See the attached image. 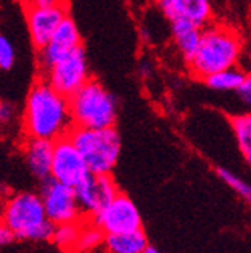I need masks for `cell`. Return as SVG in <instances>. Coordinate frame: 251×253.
Instances as JSON below:
<instances>
[{
  "label": "cell",
  "mask_w": 251,
  "mask_h": 253,
  "mask_svg": "<svg viewBox=\"0 0 251 253\" xmlns=\"http://www.w3.org/2000/svg\"><path fill=\"white\" fill-rule=\"evenodd\" d=\"M22 125L27 137L54 142L68 136L72 128L68 97L56 91L46 81H39L28 93Z\"/></svg>",
  "instance_id": "obj_1"
},
{
  "label": "cell",
  "mask_w": 251,
  "mask_h": 253,
  "mask_svg": "<svg viewBox=\"0 0 251 253\" xmlns=\"http://www.w3.org/2000/svg\"><path fill=\"white\" fill-rule=\"evenodd\" d=\"M244 51L242 37L234 28L225 25H207L200 33L199 45L188 67L199 79L210 74L237 67Z\"/></svg>",
  "instance_id": "obj_2"
},
{
  "label": "cell",
  "mask_w": 251,
  "mask_h": 253,
  "mask_svg": "<svg viewBox=\"0 0 251 253\" xmlns=\"http://www.w3.org/2000/svg\"><path fill=\"white\" fill-rule=\"evenodd\" d=\"M2 219L22 241H51L54 224L46 218L39 195L22 192L12 195L3 207Z\"/></svg>",
  "instance_id": "obj_3"
},
{
  "label": "cell",
  "mask_w": 251,
  "mask_h": 253,
  "mask_svg": "<svg viewBox=\"0 0 251 253\" xmlns=\"http://www.w3.org/2000/svg\"><path fill=\"white\" fill-rule=\"evenodd\" d=\"M72 126L108 128L117 121V100L107 88L90 79L68 97Z\"/></svg>",
  "instance_id": "obj_4"
},
{
  "label": "cell",
  "mask_w": 251,
  "mask_h": 253,
  "mask_svg": "<svg viewBox=\"0 0 251 253\" xmlns=\"http://www.w3.org/2000/svg\"><path fill=\"white\" fill-rule=\"evenodd\" d=\"M68 137L79 150L91 174H109L117 166L122 142L114 126L108 128L72 126Z\"/></svg>",
  "instance_id": "obj_5"
},
{
  "label": "cell",
  "mask_w": 251,
  "mask_h": 253,
  "mask_svg": "<svg viewBox=\"0 0 251 253\" xmlns=\"http://www.w3.org/2000/svg\"><path fill=\"white\" fill-rule=\"evenodd\" d=\"M46 71V82L67 97L72 96L90 81V68L83 48H77L53 63Z\"/></svg>",
  "instance_id": "obj_6"
},
{
  "label": "cell",
  "mask_w": 251,
  "mask_h": 253,
  "mask_svg": "<svg viewBox=\"0 0 251 253\" xmlns=\"http://www.w3.org/2000/svg\"><path fill=\"white\" fill-rule=\"evenodd\" d=\"M93 222L105 235L125 233L142 229V216L139 209L130 196L120 192L102 210H99L94 214Z\"/></svg>",
  "instance_id": "obj_7"
},
{
  "label": "cell",
  "mask_w": 251,
  "mask_h": 253,
  "mask_svg": "<svg viewBox=\"0 0 251 253\" xmlns=\"http://www.w3.org/2000/svg\"><path fill=\"white\" fill-rule=\"evenodd\" d=\"M39 196L42 199L46 218L54 225L79 221L82 210L72 187L48 178L43 181Z\"/></svg>",
  "instance_id": "obj_8"
},
{
  "label": "cell",
  "mask_w": 251,
  "mask_h": 253,
  "mask_svg": "<svg viewBox=\"0 0 251 253\" xmlns=\"http://www.w3.org/2000/svg\"><path fill=\"white\" fill-rule=\"evenodd\" d=\"M88 174L90 171H88L83 158L68 136H64L53 142V161L49 178L74 188Z\"/></svg>",
  "instance_id": "obj_9"
},
{
  "label": "cell",
  "mask_w": 251,
  "mask_h": 253,
  "mask_svg": "<svg viewBox=\"0 0 251 253\" xmlns=\"http://www.w3.org/2000/svg\"><path fill=\"white\" fill-rule=\"evenodd\" d=\"M65 17H68V6L62 0L43 8L27 6V23L33 45L37 49L43 48Z\"/></svg>",
  "instance_id": "obj_10"
},
{
  "label": "cell",
  "mask_w": 251,
  "mask_h": 253,
  "mask_svg": "<svg viewBox=\"0 0 251 253\" xmlns=\"http://www.w3.org/2000/svg\"><path fill=\"white\" fill-rule=\"evenodd\" d=\"M82 46V36L79 27L70 16L60 22L57 30L53 33L51 39L46 42L43 48H40V63L45 70L65 57L74 49Z\"/></svg>",
  "instance_id": "obj_11"
},
{
  "label": "cell",
  "mask_w": 251,
  "mask_h": 253,
  "mask_svg": "<svg viewBox=\"0 0 251 253\" xmlns=\"http://www.w3.org/2000/svg\"><path fill=\"white\" fill-rule=\"evenodd\" d=\"M159 8L171 22H186L204 28L211 22V0H159Z\"/></svg>",
  "instance_id": "obj_12"
},
{
  "label": "cell",
  "mask_w": 251,
  "mask_h": 253,
  "mask_svg": "<svg viewBox=\"0 0 251 253\" xmlns=\"http://www.w3.org/2000/svg\"><path fill=\"white\" fill-rule=\"evenodd\" d=\"M23 156L30 171L37 179H48L51 173L53 161V142L46 139L27 137L23 144Z\"/></svg>",
  "instance_id": "obj_13"
},
{
  "label": "cell",
  "mask_w": 251,
  "mask_h": 253,
  "mask_svg": "<svg viewBox=\"0 0 251 253\" xmlns=\"http://www.w3.org/2000/svg\"><path fill=\"white\" fill-rule=\"evenodd\" d=\"M104 246L108 253H143L148 247V239L143 230L105 235Z\"/></svg>",
  "instance_id": "obj_14"
},
{
  "label": "cell",
  "mask_w": 251,
  "mask_h": 253,
  "mask_svg": "<svg viewBox=\"0 0 251 253\" xmlns=\"http://www.w3.org/2000/svg\"><path fill=\"white\" fill-rule=\"evenodd\" d=\"M170 25H171V36L176 46H178V51L182 56V59L188 62L193 57L199 45L202 28L186 22H171Z\"/></svg>",
  "instance_id": "obj_15"
},
{
  "label": "cell",
  "mask_w": 251,
  "mask_h": 253,
  "mask_svg": "<svg viewBox=\"0 0 251 253\" xmlns=\"http://www.w3.org/2000/svg\"><path fill=\"white\" fill-rule=\"evenodd\" d=\"M247 78V73L239 67H231L217 73L210 74L205 78V84L215 91H236Z\"/></svg>",
  "instance_id": "obj_16"
},
{
  "label": "cell",
  "mask_w": 251,
  "mask_h": 253,
  "mask_svg": "<svg viewBox=\"0 0 251 253\" xmlns=\"http://www.w3.org/2000/svg\"><path fill=\"white\" fill-rule=\"evenodd\" d=\"M230 125L237 141V147H239L245 161L250 164L251 161V116L248 113L231 116Z\"/></svg>",
  "instance_id": "obj_17"
},
{
  "label": "cell",
  "mask_w": 251,
  "mask_h": 253,
  "mask_svg": "<svg viewBox=\"0 0 251 253\" xmlns=\"http://www.w3.org/2000/svg\"><path fill=\"white\" fill-rule=\"evenodd\" d=\"M104 239H105V233L100 230L94 222L91 225H83V227L80 225V232H79L77 241L72 252L93 253L104 244Z\"/></svg>",
  "instance_id": "obj_18"
},
{
  "label": "cell",
  "mask_w": 251,
  "mask_h": 253,
  "mask_svg": "<svg viewBox=\"0 0 251 253\" xmlns=\"http://www.w3.org/2000/svg\"><path fill=\"white\" fill-rule=\"evenodd\" d=\"M80 232V225L77 222H67L54 225L51 241L65 252H72L76 246L77 236Z\"/></svg>",
  "instance_id": "obj_19"
},
{
  "label": "cell",
  "mask_w": 251,
  "mask_h": 253,
  "mask_svg": "<svg viewBox=\"0 0 251 253\" xmlns=\"http://www.w3.org/2000/svg\"><path fill=\"white\" fill-rule=\"evenodd\" d=\"M216 173L220 178V181H223L225 184H227L233 190V192H236L244 201L250 202V199H251V187H250V184H247L242 178H239V176L234 174L233 171H230L228 169L217 167Z\"/></svg>",
  "instance_id": "obj_20"
},
{
  "label": "cell",
  "mask_w": 251,
  "mask_h": 253,
  "mask_svg": "<svg viewBox=\"0 0 251 253\" xmlns=\"http://www.w3.org/2000/svg\"><path fill=\"white\" fill-rule=\"evenodd\" d=\"M16 63V48L5 34L0 33V70L8 71Z\"/></svg>",
  "instance_id": "obj_21"
},
{
  "label": "cell",
  "mask_w": 251,
  "mask_h": 253,
  "mask_svg": "<svg viewBox=\"0 0 251 253\" xmlns=\"http://www.w3.org/2000/svg\"><path fill=\"white\" fill-rule=\"evenodd\" d=\"M14 239H16L14 233L11 232V229L5 224V221L0 218V247H6V246L12 244Z\"/></svg>",
  "instance_id": "obj_22"
},
{
  "label": "cell",
  "mask_w": 251,
  "mask_h": 253,
  "mask_svg": "<svg viewBox=\"0 0 251 253\" xmlns=\"http://www.w3.org/2000/svg\"><path fill=\"white\" fill-rule=\"evenodd\" d=\"M236 93L241 96V99L244 100L245 104L251 102V79H250V76H247L245 81L239 86H237Z\"/></svg>",
  "instance_id": "obj_23"
},
{
  "label": "cell",
  "mask_w": 251,
  "mask_h": 253,
  "mask_svg": "<svg viewBox=\"0 0 251 253\" xmlns=\"http://www.w3.org/2000/svg\"><path fill=\"white\" fill-rule=\"evenodd\" d=\"M57 2H59V0H27V6L43 8V6H51V5H54Z\"/></svg>",
  "instance_id": "obj_24"
},
{
  "label": "cell",
  "mask_w": 251,
  "mask_h": 253,
  "mask_svg": "<svg viewBox=\"0 0 251 253\" xmlns=\"http://www.w3.org/2000/svg\"><path fill=\"white\" fill-rule=\"evenodd\" d=\"M143 253H162V252H160L159 249H156V247H153V246H149V244H148V247L143 250Z\"/></svg>",
  "instance_id": "obj_25"
},
{
  "label": "cell",
  "mask_w": 251,
  "mask_h": 253,
  "mask_svg": "<svg viewBox=\"0 0 251 253\" xmlns=\"http://www.w3.org/2000/svg\"><path fill=\"white\" fill-rule=\"evenodd\" d=\"M2 105H3V102L0 100V125H2Z\"/></svg>",
  "instance_id": "obj_26"
}]
</instances>
